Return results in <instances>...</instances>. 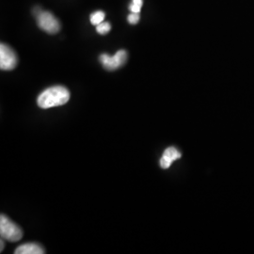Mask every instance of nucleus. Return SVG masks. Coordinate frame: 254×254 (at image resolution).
<instances>
[{
    "label": "nucleus",
    "instance_id": "3",
    "mask_svg": "<svg viewBox=\"0 0 254 254\" xmlns=\"http://www.w3.org/2000/svg\"><path fill=\"white\" fill-rule=\"evenodd\" d=\"M18 64V59L12 48L5 44L0 45V69L11 71Z\"/></svg>",
    "mask_w": 254,
    "mask_h": 254
},
{
    "label": "nucleus",
    "instance_id": "6",
    "mask_svg": "<svg viewBox=\"0 0 254 254\" xmlns=\"http://www.w3.org/2000/svg\"><path fill=\"white\" fill-rule=\"evenodd\" d=\"M182 154L175 147H169L165 150L163 155L160 159V166L162 169H169L172 164L179 159L181 157Z\"/></svg>",
    "mask_w": 254,
    "mask_h": 254
},
{
    "label": "nucleus",
    "instance_id": "2",
    "mask_svg": "<svg viewBox=\"0 0 254 254\" xmlns=\"http://www.w3.org/2000/svg\"><path fill=\"white\" fill-rule=\"evenodd\" d=\"M0 235L9 242H17L22 239L23 232L18 225L11 221L5 215L0 216Z\"/></svg>",
    "mask_w": 254,
    "mask_h": 254
},
{
    "label": "nucleus",
    "instance_id": "10",
    "mask_svg": "<svg viewBox=\"0 0 254 254\" xmlns=\"http://www.w3.org/2000/svg\"><path fill=\"white\" fill-rule=\"evenodd\" d=\"M142 5H143V0H132V3L129 6V9L131 10V12L139 13Z\"/></svg>",
    "mask_w": 254,
    "mask_h": 254
},
{
    "label": "nucleus",
    "instance_id": "8",
    "mask_svg": "<svg viewBox=\"0 0 254 254\" xmlns=\"http://www.w3.org/2000/svg\"><path fill=\"white\" fill-rule=\"evenodd\" d=\"M106 17V14L104 11L102 10H97L93 13H91V23L93 26H97L101 24L102 22H104V19Z\"/></svg>",
    "mask_w": 254,
    "mask_h": 254
},
{
    "label": "nucleus",
    "instance_id": "4",
    "mask_svg": "<svg viewBox=\"0 0 254 254\" xmlns=\"http://www.w3.org/2000/svg\"><path fill=\"white\" fill-rule=\"evenodd\" d=\"M127 52L126 50H119L114 56L108 54H102L100 56V62L105 69L109 71H114L121 68L127 64Z\"/></svg>",
    "mask_w": 254,
    "mask_h": 254
},
{
    "label": "nucleus",
    "instance_id": "9",
    "mask_svg": "<svg viewBox=\"0 0 254 254\" xmlns=\"http://www.w3.org/2000/svg\"><path fill=\"white\" fill-rule=\"evenodd\" d=\"M111 29V26L109 22H102L99 25L96 26V31L101 35L108 34Z\"/></svg>",
    "mask_w": 254,
    "mask_h": 254
},
{
    "label": "nucleus",
    "instance_id": "5",
    "mask_svg": "<svg viewBox=\"0 0 254 254\" xmlns=\"http://www.w3.org/2000/svg\"><path fill=\"white\" fill-rule=\"evenodd\" d=\"M36 19L39 27L49 34L58 33L61 29V24L59 20L49 11H42Z\"/></svg>",
    "mask_w": 254,
    "mask_h": 254
},
{
    "label": "nucleus",
    "instance_id": "11",
    "mask_svg": "<svg viewBox=\"0 0 254 254\" xmlns=\"http://www.w3.org/2000/svg\"><path fill=\"white\" fill-rule=\"evenodd\" d=\"M139 19H140V16H139L138 13L131 12V14H129L128 17H127V21L131 25H136V24H137V22L139 21Z\"/></svg>",
    "mask_w": 254,
    "mask_h": 254
},
{
    "label": "nucleus",
    "instance_id": "7",
    "mask_svg": "<svg viewBox=\"0 0 254 254\" xmlns=\"http://www.w3.org/2000/svg\"><path fill=\"white\" fill-rule=\"evenodd\" d=\"M15 254H44L45 249L38 243H26L19 246L14 252Z\"/></svg>",
    "mask_w": 254,
    "mask_h": 254
},
{
    "label": "nucleus",
    "instance_id": "12",
    "mask_svg": "<svg viewBox=\"0 0 254 254\" xmlns=\"http://www.w3.org/2000/svg\"><path fill=\"white\" fill-rule=\"evenodd\" d=\"M5 247V244H4V241L3 240H1V250H0V252L2 253L3 252V248Z\"/></svg>",
    "mask_w": 254,
    "mask_h": 254
},
{
    "label": "nucleus",
    "instance_id": "1",
    "mask_svg": "<svg viewBox=\"0 0 254 254\" xmlns=\"http://www.w3.org/2000/svg\"><path fill=\"white\" fill-rule=\"evenodd\" d=\"M70 100V92L64 86H53L43 91L38 99L37 104L41 109H51L55 107L64 106Z\"/></svg>",
    "mask_w": 254,
    "mask_h": 254
}]
</instances>
